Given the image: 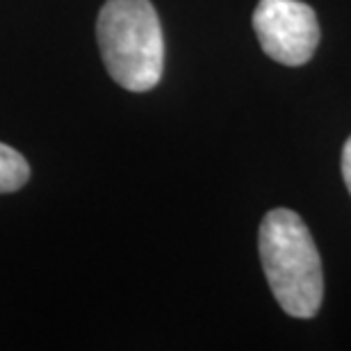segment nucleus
<instances>
[{
  "mask_svg": "<svg viewBox=\"0 0 351 351\" xmlns=\"http://www.w3.org/2000/svg\"><path fill=\"white\" fill-rule=\"evenodd\" d=\"M261 258L269 290L287 315L311 319L324 299V271L313 235L292 210L276 208L261 223Z\"/></svg>",
  "mask_w": 351,
  "mask_h": 351,
  "instance_id": "1",
  "label": "nucleus"
},
{
  "mask_svg": "<svg viewBox=\"0 0 351 351\" xmlns=\"http://www.w3.org/2000/svg\"><path fill=\"white\" fill-rule=\"evenodd\" d=\"M96 39L112 80L128 91H149L162 78L165 37L151 0H108Z\"/></svg>",
  "mask_w": 351,
  "mask_h": 351,
  "instance_id": "2",
  "label": "nucleus"
},
{
  "mask_svg": "<svg viewBox=\"0 0 351 351\" xmlns=\"http://www.w3.org/2000/svg\"><path fill=\"white\" fill-rule=\"evenodd\" d=\"M254 30L263 51L285 66H301L319 44L317 14L301 0H261L254 12Z\"/></svg>",
  "mask_w": 351,
  "mask_h": 351,
  "instance_id": "3",
  "label": "nucleus"
},
{
  "mask_svg": "<svg viewBox=\"0 0 351 351\" xmlns=\"http://www.w3.org/2000/svg\"><path fill=\"white\" fill-rule=\"evenodd\" d=\"M30 178V167L25 158L12 146L0 142V194H10L21 189Z\"/></svg>",
  "mask_w": 351,
  "mask_h": 351,
  "instance_id": "4",
  "label": "nucleus"
},
{
  "mask_svg": "<svg viewBox=\"0 0 351 351\" xmlns=\"http://www.w3.org/2000/svg\"><path fill=\"white\" fill-rule=\"evenodd\" d=\"M342 178H345V185L351 194V137L347 139L345 149H342Z\"/></svg>",
  "mask_w": 351,
  "mask_h": 351,
  "instance_id": "5",
  "label": "nucleus"
}]
</instances>
